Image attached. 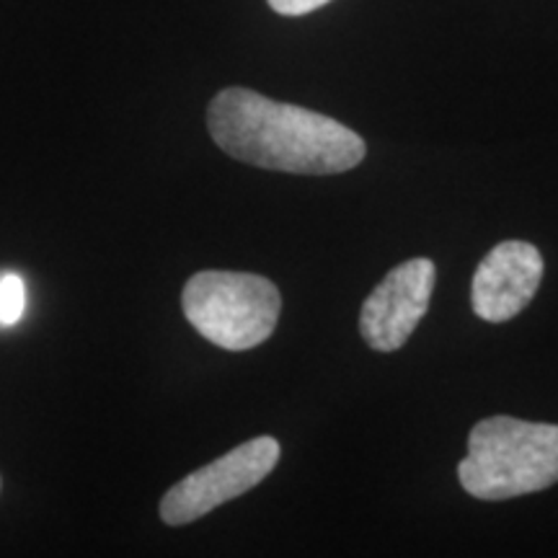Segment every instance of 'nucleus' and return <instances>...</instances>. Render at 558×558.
Wrapping results in <instances>:
<instances>
[{"instance_id":"6e6552de","label":"nucleus","mask_w":558,"mask_h":558,"mask_svg":"<svg viewBox=\"0 0 558 558\" xmlns=\"http://www.w3.org/2000/svg\"><path fill=\"white\" fill-rule=\"evenodd\" d=\"M331 0H269V5L282 16H305V13L324 9Z\"/></svg>"},{"instance_id":"f257e3e1","label":"nucleus","mask_w":558,"mask_h":558,"mask_svg":"<svg viewBox=\"0 0 558 558\" xmlns=\"http://www.w3.org/2000/svg\"><path fill=\"white\" fill-rule=\"evenodd\" d=\"M207 128L230 158L269 171L344 173L367 153L365 140L331 117L248 88L220 90L207 109Z\"/></svg>"},{"instance_id":"39448f33","label":"nucleus","mask_w":558,"mask_h":558,"mask_svg":"<svg viewBox=\"0 0 558 558\" xmlns=\"http://www.w3.org/2000/svg\"><path fill=\"white\" fill-rule=\"evenodd\" d=\"M437 267L432 259H409L390 269L369 292L360 311V333L378 352H396L407 344L418 320L427 316Z\"/></svg>"},{"instance_id":"20e7f679","label":"nucleus","mask_w":558,"mask_h":558,"mask_svg":"<svg viewBox=\"0 0 558 558\" xmlns=\"http://www.w3.org/2000/svg\"><path fill=\"white\" fill-rule=\"evenodd\" d=\"M277 460L279 442L275 437L248 439L171 486L160 499V520L181 527L205 518L213 509L262 484L275 471Z\"/></svg>"},{"instance_id":"0eeeda50","label":"nucleus","mask_w":558,"mask_h":558,"mask_svg":"<svg viewBox=\"0 0 558 558\" xmlns=\"http://www.w3.org/2000/svg\"><path fill=\"white\" fill-rule=\"evenodd\" d=\"M26 311V288L19 275L0 277V324L13 326Z\"/></svg>"},{"instance_id":"423d86ee","label":"nucleus","mask_w":558,"mask_h":558,"mask_svg":"<svg viewBox=\"0 0 558 558\" xmlns=\"http://www.w3.org/2000/svg\"><path fill=\"white\" fill-rule=\"evenodd\" d=\"M546 264L527 241H505L478 264L471 284L473 313L488 324H505L520 316L535 298Z\"/></svg>"},{"instance_id":"f03ea898","label":"nucleus","mask_w":558,"mask_h":558,"mask_svg":"<svg viewBox=\"0 0 558 558\" xmlns=\"http://www.w3.org/2000/svg\"><path fill=\"white\" fill-rule=\"evenodd\" d=\"M460 486L471 497L501 501L558 484V427L492 416L469 435V456L458 463Z\"/></svg>"},{"instance_id":"7ed1b4c3","label":"nucleus","mask_w":558,"mask_h":558,"mask_svg":"<svg viewBox=\"0 0 558 558\" xmlns=\"http://www.w3.org/2000/svg\"><path fill=\"white\" fill-rule=\"evenodd\" d=\"M190 324L215 347L243 352L267 341L277 329L282 298L275 282L246 271H197L181 292Z\"/></svg>"},{"instance_id":"1a4fd4ad","label":"nucleus","mask_w":558,"mask_h":558,"mask_svg":"<svg viewBox=\"0 0 558 558\" xmlns=\"http://www.w3.org/2000/svg\"><path fill=\"white\" fill-rule=\"evenodd\" d=\"M0 488H3V481H0Z\"/></svg>"}]
</instances>
